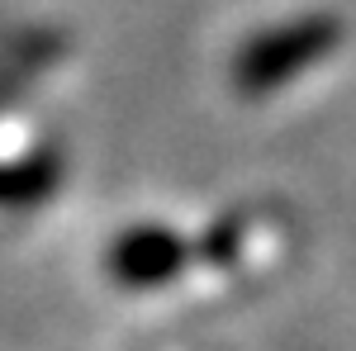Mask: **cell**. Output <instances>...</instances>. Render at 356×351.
Instances as JSON below:
<instances>
[{"label": "cell", "instance_id": "obj_1", "mask_svg": "<svg viewBox=\"0 0 356 351\" xmlns=\"http://www.w3.org/2000/svg\"><path fill=\"white\" fill-rule=\"evenodd\" d=\"M337 43H342V28L332 24L328 15H309V19H290V24H280V28H261L238 53L233 81L247 95L275 90V85L295 81L300 72H309L318 57H328Z\"/></svg>", "mask_w": 356, "mask_h": 351}, {"label": "cell", "instance_id": "obj_2", "mask_svg": "<svg viewBox=\"0 0 356 351\" xmlns=\"http://www.w3.org/2000/svg\"><path fill=\"white\" fill-rule=\"evenodd\" d=\"M191 261V247L181 243L171 228H134L110 247V275L129 290H147V285H166L171 275Z\"/></svg>", "mask_w": 356, "mask_h": 351}, {"label": "cell", "instance_id": "obj_3", "mask_svg": "<svg viewBox=\"0 0 356 351\" xmlns=\"http://www.w3.org/2000/svg\"><path fill=\"white\" fill-rule=\"evenodd\" d=\"M57 190V157H29V162L0 166V204L19 209V204H38Z\"/></svg>", "mask_w": 356, "mask_h": 351}]
</instances>
